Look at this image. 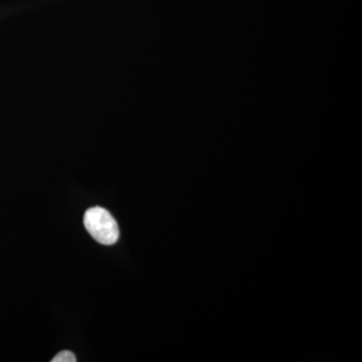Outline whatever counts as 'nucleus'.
<instances>
[{"label":"nucleus","instance_id":"obj_1","mask_svg":"<svg viewBox=\"0 0 362 362\" xmlns=\"http://www.w3.org/2000/svg\"><path fill=\"white\" fill-rule=\"evenodd\" d=\"M86 230L93 239L105 246L116 244L119 239V226L107 209L96 206L88 209L84 216Z\"/></svg>","mask_w":362,"mask_h":362},{"label":"nucleus","instance_id":"obj_2","mask_svg":"<svg viewBox=\"0 0 362 362\" xmlns=\"http://www.w3.org/2000/svg\"><path fill=\"white\" fill-rule=\"evenodd\" d=\"M76 361H77V358H76L75 354H74L73 352L70 351V350H63V351L59 352V354H57V356L52 359V362Z\"/></svg>","mask_w":362,"mask_h":362}]
</instances>
